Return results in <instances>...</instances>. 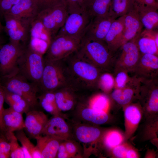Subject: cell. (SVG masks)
<instances>
[{
  "label": "cell",
  "instance_id": "obj_1",
  "mask_svg": "<svg viewBox=\"0 0 158 158\" xmlns=\"http://www.w3.org/2000/svg\"><path fill=\"white\" fill-rule=\"evenodd\" d=\"M62 60L69 86L78 92L98 88L99 77L104 71L80 58L76 51Z\"/></svg>",
  "mask_w": 158,
  "mask_h": 158
},
{
  "label": "cell",
  "instance_id": "obj_2",
  "mask_svg": "<svg viewBox=\"0 0 158 158\" xmlns=\"http://www.w3.org/2000/svg\"><path fill=\"white\" fill-rule=\"evenodd\" d=\"M76 52L80 58L104 71H109L115 64V53L111 51L105 41L82 38Z\"/></svg>",
  "mask_w": 158,
  "mask_h": 158
},
{
  "label": "cell",
  "instance_id": "obj_3",
  "mask_svg": "<svg viewBox=\"0 0 158 158\" xmlns=\"http://www.w3.org/2000/svg\"><path fill=\"white\" fill-rule=\"evenodd\" d=\"M68 86V80L63 60H45L40 84V90L42 92L54 91Z\"/></svg>",
  "mask_w": 158,
  "mask_h": 158
},
{
  "label": "cell",
  "instance_id": "obj_4",
  "mask_svg": "<svg viewBox=\"0 0 158 158\" xmlns=\"http://www.w3.org/2000/svg\"><path fill=\"white\" fill-rule=\"evenodd\" d=\"M44 64V56L32 50L27 45L18 60V73L40 87Z\"/></svg>",
  "mask_w": 158,
  "mask_h": 158
},
{
  "label": "cell",
  "instance_id": "obj_5",
  "mask_svg": "<svg viewBox=\"0 0 158 158\" xmlns=\"http://www.w3.org/2000/svg\"><path fill=\"white\" fill-rule=\"evenodd\" d=\"M1 78L4 80V82L0 83V84L6 90L21 96L32 109H36L39 104L37 94L40 90L37 85L18 73L9 77Z\"/></svg>",
  "mask_w": 158,
  "mask_h": 158
},
{
  "label": "cell",
  "instance_id": "obj_6",
  "mask_svg": "<svg viewBox=\"0 0 158 158\" xmlns=\"http://www.w3.org/2000/svg\"><path fill=\"white\" fill-rule=\"evenodd\" d=\"M137 99L147 119H152L157 116L158 112V79L140 80Z\"/></svg>",
  "mask_w": 158,
  "mask_h": 158
},
{
  "label": "cell",
  "instance_id": "obj_7",
  "mask_svg": "<svg viewBox=\"0 0 158 158\" xmlns=\"http://www.w3.org/2000/svg\"><path fill=\"white\" fill-rule=\"evenodd\" d=\"M27 45L9 42L0 47V74L7 78L18 73V61Z\"/></svg>",
  "mask_w": 158,
  "mask_h": 158
},
{
  "label": "cell",
  "instance_id": "obj_8",
  "mask_svg": "<svg viewBox=\"0 0 158 158\" xmlns=\"http://www.w3.org/2000/svg\"><path fill=\"white\" fill-rule=\"evenodd\" d=\"M81 40L68 36L56 35L52 38L44 55L45 60L62 59L76 51L80 46Z\"/></svg>",
  "mask_w": 158,
  "mask_h": 158
},
{
  "label": "cell",
  "instance_id": "obj_9",
  "mask_svg": "<svg viewBox=\"0 0 158 158\" xmlns=\"http://www.w3.org/2000/svg\"><path fill=\"white\" fill-rule=\"evenodd\" d=\"M92 18L85 11L68 13L63 25L56 35L81 40Z\"/></svg>",
  "mask_w": 158,
  "mask_h": 158
},
{
  "label": "cell",
  "instance_id": "obj_10",
  "mask_svg": "<svg viewBox=\"0 0 158 158\" xmlns=\"http://www.w3.org/2000/svg\"><path fill=\"white\" fill-rule=\"evenodd\" d=\"M68 13L65 4L43 10L38 13L37 17L41 22L52 38L63 25Z\"/></svg>",
  "mask_w": 158,
  "mask_h": 158
},
{
  "label": "cell",
  "instance_id": "obj_11",
  "mask_svg": "<svg viewBox=\"0 0 158 158\" xmlns=\"http://www.w3.org/2000/svg\"><path fill=\"white\" fill-rule=\"evenodd\" d=\"M3 18L5 21L3 30L8 36L10 41L27 45L33 21L19 18L8 14L5 15Z\"/></svg>",
  "mask_w": 158,
  "mask_h": 158
},
{
  "label": "cell",
  "instance_id": "obj_12",
  "mask_svg": "<svg viewBox=\"0 0 158 158\" xmlns=\"http://www.w3.org/2000/svg\"><path fill=\"white\" fill-rule=\"evenodd\" d=\"M52 39L50 33L36 17L31 24L28 47L33 51L44 56Z\"/></svg>",
  "mask_w": 158,
  "mask_h": 158
},
{
  "label": "cell",
  "instance_id": "obj_13",
  "mask_svg": "<svg viewBox=\"0 0 158 158\" xmlns=\"http://www.w3.org/2000/svg\"><path fill=\"white\" fill-rule=\"evenodd\" d=\"M119 49L120 52L117 57L116 56L114 67L133 72L140 56L134 39L123 44Z\"/></svg>",
  "mask_w": 158,
  "mask_h": 158
},
{
  "label": "cell",
  "instance_id": "obj_14",
  "mask_svg": "<svg viewBox=\"0 0 158 158\" xmlns=\"http://www.w3.org/2000/svg\"><path fill=\"white\" fill-rule=\"evenodd\" d=\"M141 80L157 79L158 56L149 54H140L138 62L133 72Z\"/></svg>",
  "mask_w": 158,
  "mask_h": 158
},
{
  "label": "cell",
  "instance_id": "obj_15",
  "mask_svg": "<svg viewBox=\"0 0 158 158\" xmlns=\"http://www.w3.org/2000/svg\"><path fill=\"white\" fill-rule=\"evenodd\" d=\"M115 20L109 15L92 18L82 38L104 41L111 25Z\"/></svg>",
  "mask_w": 158,
  "mask_h": 158
},
{
  "label": "cell",
  "instance_id": "obj_16",
  "mask_svg": "<svg viewBox=\"0 0 158 158\" xmlns=\"http://www.w3.org/2000/svg\"><path fill=\"white\" fill-rule=\"evenodd\" d=\"M140 83V80L134 75L124 87L114 88L111 92V97L118 104L124 107L138 99Z\"/></svg>",
  "mask_w": 158,
  "mask_h": 158
},
{
  "label": "cell",
  "instance_id": "obj_17",
  "mask_svg": "<svg viewBox=\"0 0 158 158\" xmlns=\"http://www.w3.org/2000/svg\"><path fill=\"white\" fill-rule=\"evenodd\" d=\"M42 134L52 136L62 141L73 138L72 129L61 115L53 116L49 119Z\"/></svg>",
  "mask_w": 158,
  "mask_h": 158
},
{
  "label": "cell",
  "instance_id": "obj_18",
  "mask_svg": "<svg viewBox=\"0 0 158 158\" xmlns=\"http://www.w3.org/2000/svg\"><path fill=\"white\" fill-rule=\"evenodd\" d=\"M25 114L24 130L29 138L35 139L41 135L49 118L43 111L36 109L31 110Z\"/></svg>",
  "mask_w": 158,
  "mask_h": 158
},
{
  "label": "cell",
  "instance_id": "obj_19",
  "mask_svg": "<svg viewBox=\"0 0 158 158\" xmlns=\"http://www.w3.org/2000/svg\"><path fill=\"white\" fill-rule=\"evenodd\" d=\"M125 140L129 139L134 133L141 119L143 113L139 102L130 103L124 106Z\"/></svg>",
  "mask_w": 158,
  "mask_h": 158
},
{
  "label": "cell",
  "instance_id": "obj_20",
  "mask_svg": "<svg viewBox=\"0 0 158 158\" xmlns=\"http://www.w3.org/2000/svg\"><path fill=\"white\" fill-rule=\"evenodd\" d=\"M133 39L140 54L158 55L157 29H145Z\"/></svg>",
  "mask_w": 158,
  "mask_h": 158
},
{
  "label": "cell",
  "instance_id": "obj_21",
  "mask_svg": "<svg viewBox=\"0 0 158 158\" xmlns=\"http://www.w3.org/2000/svg\"><path fill=\"white\" fill-rule=\"evenodd\" d=\"M124 23L121 46L136 37L142 30L143 27L134 6L124 16Z\"/></svg>",
  "mask_w": 158,
  "mask_h": 158
},
{
  "label": "cell",
  "instance_id": "obj_22",
  "mask_svg": "<svg viewBox=\"0 0 158 158\" xmlns=\"http://www.w3.org/2000/svg\"><path fill=\"white\" fill-rule=\"evenodd\" d=\"M78 92L69 86L54 91L56 102L61 112L71 110L76 107L80 100Z\"/></svg>",
  "mask_w": 158,
  "mask_h": 158
},
{
  "label": "cell",
  "instance_id": "obj_23",
  "mask_svg": "<svg viewBox=\"0 0 158 158\" xmlns=\"http://www.w3.org/2000/svg\"><path fill=\"white\" fill-rule=\"evenodd\" d=\"M72 130L73 137L84 145L92 144L100 139L102 133L100 129L86 123H78Z\"/></svg>",
  "mask_w": 158,
  "mask_h": 158
},
{
  "label": "cell",
  "instance_id": "obj_24",
  "mask_svg": "<svg viewBox=\"0 0 158 158\" xmlns=\"http://www.w3.org/2000/svg\"><path fill=\"white\" fill-rule=\"evenodd\" d=\"M78 115L83 121L97 125L105 123L109 119L107 112L95 110L87 106L85 102L79 100L76 107Z\"/></svg>",
  "mask_w": 158,
  "mask_h": 158
},
{
  "label": "cell",
  "instance_id": "obj_25",
  "mask_svg": "<svg viewBox=\"0 0 158 158\" xmlns=\"http://www.w3.org/2000/svg\"><path fill=\"white\" fill-rule=\"evenodd\" d=\"M124 26L123 16L113 21L105 37V41L109 49L114 53L121 46Z\"/></svg>",
  "mask_w": 158,
  "mask_h": 158
},
{
  "label": "cell",
  "instance_id": "obj_26",
  "mask_svg": "<svg viewBox=\"0 0 158 158\" xmlns=\"http://www.w3.org/2000/svg\"><path fill=\"white\" fill-rule=\"evenodd\" d=\"M38 14L34 0H20L6 14L32 21L37 17Z\"/></svg>",
  "mask_w": 158,
  "mask_h": 158
},
{
  "label": "cell",
  "instance_id": "obj_27",
  "mask_svg": "<svg viewBox=\"0 0 158 158\" xmlns=\"http://www.w3.org/2000/svg\"><path fill=\"white\" fill-rule=\"evenodd\" d=\"M36 146L40 151L42 158H56L59 146L62 141L47 135L37 136Z\"/></svg>",
  "mask_w": 158,
  "mask_h": 158
},
{
  "label": "cell",
  "instance_id": "obj_28",
  "mask_svg": "<svg viewBox=\"0 0 158 158\" xmlns=\"http://www.w3.org/2000/svg\"><path fill=\"white\" fill-rule=\"evenodd\" d=\"M134 6L143 28L147 30L157 29L158 8L140 5L135 2Z\"/></svg>",
  "mask_w": 158,
  "mask_h": 158
},
{
  "label": "cell",
  "instance_id": "obj_29",
  "mask_svg": "<svg viewBox=\"0 0 158 158\" xmlns=\"http://www.w3.org/2000/svg\"><path fill=\"white\" fill-rule=\"evenodd\" d=\"M22 113L17 112L10 107L4 109L3 118L6 133H14L24 129V121Z\"/></svg>",
  "mask_w": 158,
  "mask_h": 158
},
{
  "label": "cell",
  "instance_id": "obj_30",
  "mask_svg": "<svg viewBox=\"0 0 158 158\" xmlns=\"http://www.w3.org/2000/svg\"><path fill=\"white\" fill-rule=\"evenodd\" d=\"M16 132L15 135L21 145L25 158H42L40 151L31 142L24 129Z\"/></svg>",
  "mask_w": 158,
  "mask_h": 158
},
{
  "label": "cell",
  "instance_id": "obj_31",
  "mask_svg": "<svg viewBox=\"0 0 158 158\" xmlns=\"http://www.w3.org/2000/svg\"><path fill=\"white\" fill-rule=\"evenodd\" d=\"M37 99L39 104L45 111L53 116H62L56 102L54 91L42 92Z\"/></svg>",
  "mask_w": 158,
  "mask_h": 158
},
{
  "label": "cell",
  "instance_id": "obj_32",
  "mask_svg": "<svg viewBox=\"0 0 158 158\" xmlns=\"http://www.w3.org/2000/svg\"><path fill=\"white\" fill-rule=\"evenodd\" d=\"M4 89L5 101L10 107L22 114H25L32 109L28 102L22 97L16 94L9 92L4 88Z\"/></svg>",
  "mask_w": 158,
  "mask_h": 158
},
{
  "label": "cell",
  "instance_id": "obj_33",
  "mask_svg": "<svg viewBox=\"0 0 158 158\" xmlns=\"http://www.w3.org/2000/svg\"><path fill=\"white\" fill-rule=\"evenodd\" d=\"M134 3V0H111L108 15L116 19L128 13Z\"/></svg>",
  "mask_w": 158,
  "mask_h": 158
},
{
  "label": "cell",
  "instance_id": "obj_34",
  "mask_svg": "<svg viewBox=\"0 0 158 158\" xmlns=\"http://www.w3.org/2000/svg\"><path fill=\"white\" fill-rule=\"evenodd\" d=\"M111 0H92L85 11L91 17L108 15Z\"/></svg>",
  "mask_w": 158,
  "mask_h": 158
},
{
  "label": "cell",
  "instance_id": "obj_35",
  "mask_svg": "<svg viewBox=\"0 0 158 158\" xmlns=\"http://www.w3.org/2000/svg\"><path fill=\"white\" fill-rule=\"evenodd\" d=\"M101 138L104 147L111 150L125 140L124 135L115 129L109 130L102 134Z\"/></svg>",
  "mask_w": 158,
  "mask_h": 158
},
{
  "label": "cell",
  "instance_id": "obj_36",
  "mask_svg": "<svg viewBox=\"0 0 158 158\" xmlns=\"http://www.w3.org/2000/svg\"><path fill=\"white\" fill-rule=\"evenodd\" d=\"M85 102L87 106L92 109L107 112L109 104L108 96L100 93L92 96Z\"/></svg>",
  "mask_w": 158,
  "mask_h": 158
},
{
  "label": "cell",
  "instance_id": "obj_37",
  "mask_svg": "<svg viewBox=\"0 0 158 158\" xmlns=\"http://www.w3.org/2000/svg\"><path fill=\"white\" fill-rule=\"evenodd\" d=\"M113 155L119 158H135L137 155L135 149L126 143H122L111 150Z\"/></svg>",
  "mask_w": 158,
  "mask_h": 158
},
{
  "label": "cell",
  "instance_id": "obj_38",
  "mask_svg": "<svg viewBox=\"0 0 158 158\" xmlns=\"http://www.w3.org/2000/svg\"><path fill=\"white\" fill-rule=\"evenodd\" d=\"M115 81L114 75L108 71H104L100 75L98 83V88L108 93L114 89Z\"/></svg>",
  "mask_w": 158,
  "mask_h": 158
},
{
  "label": "cell",
  "instance_id": "obj_39",
  "mask_svg": "<svg viewBox=\"0 0 158 158\" xmlns=\"http://www.w3.org/2000/svg\"><path fill=\"white\" fill-rule=\"evenodd\" d=\"M6 135L9 140L10 144L9 158H25L22 147L19 144L14 133H8Z\"/></svg>",
  "mask_w": 158,
  "mask_h": 158
},
{
  "label": "cell",
  "instance_id": "obj_40",
  "mask_svg": "<svg viewBox=\"0 0 158 158\" xmlns=\"http://www.w3.org/2000/svg\"><path fill=\"white\" fill-rule=\"evenodd\" d=\"M128 72L122 68L114 67L113 75L115 81L114 88H121L124 87L130 80Z\"/></svg>",
  "mask_w": 158,
  "mask_h": 158
},
{
  "label": "cell",
  "instance_id": "obj_41",
  "mask_svg": "<svg viewBox=\"0 0 158 158\" xmlns=\"http://www.w3.org/2000/svg\"><path fill=\"white\" fill-rule=\"evenodd\" d=\"M34 1L36 5L38 13L44 10L65 4L64 0H34Z\"/></svg>",
  "mask_w": 158,
  "mask_h": 158
},
{
  "label": "cell",
  "instance_id": "obj_42",
  "mask_svg": "<svg viewBox=\"0 0 158 158\" xmlns=\"http://www.w3.org/2000/svg\"><path fill=\"white\" fill-rule=\"evenodd\" d=\"M67 151L71 158L80 157L79 154V148L76 143L72 139L64 141Z\"/></svg>",
  "mask_w": 158,
  "mask_h": 158
},
{
  "label": "cell",
  "instance_id": "obj_43",
  "mask_svg": "<svg viewBox=\"0 0 158 158\" xmlns=\"http://www.w3.org/2000/svg\"><path fill=\"white\" fill-rule=\"evenodd\" d=\"M5 102V90L4 87L0 84V132L6 133V130L3 118Z\"/></svg>",
  "mask_w": 158,
  "mask_h": 158
},
{
  "label": "cell",
  "instance_id": "obj_44",
  "mask_svg": "<svg viewBox=\"0 0 158 158\" xmlns=\"http://www.w3.org/2000/svg\"><path fill=\"white\" fill-rule=\"evenodd\" d=\"M20 0H0V15L2 17L7 13L12 7Z\"/></svg>",
  "mask_w": 158,
  "mask_h": 158
},
{
  "label": "cell",
  "instance_id": "obj_45",
  "mask_svg": "<svg viewBox=\"0 0 158 158\" xmlns=\"http://www.w3.org/2000/svg\"><path fill=\"white\" fill-rule=\"evenodd\" d=\"M10 144L5 133L0 132V150L9 158Z\"/></svg>",
  "mask_w": 158,
  "mask_h": 158
},
{
  "label": "cell",
  "instance_id": "obj_46",
  "mask_svg": "<svg viewBox=\"0 0 158 158\" xmlns=\"http://www.w3.org/2000/svg\"><path fill=\"white\" fill-rule=\"evenodd\" d=\"M64 1L68 13L83 10L81 6V0H64Z\"/></svg>",
  "mask_w": 158,
  "mask_h": 158
},
{
  "label": "cell",
  "instance_id": "obj_47",
  "mask_svg": "<svg viewBox=\"0 0 158 158\" xmlns=\"http://www.w3.org/2000/svg\"><path fill=\"white\" fill-rule=\"evenodd\" d=\"M56 158H71L70 156L67 151L64 141H62L61 142L59 146Z\"/></svg>",
  "mask_w": 158,
  "mask_h": 158
},
{
  "label": "cell",
  "instance_id": "obj_48",
  "mask_svg": "<svg viewBox=\"0 0 158 158\" xmlns=\"http://www.w3.org/2000/svg\"><path fill=\"white\" fill-rule=\"evenodd\" d=\"M135 3L141 5L158 8V2L156 0H134Z\"/></svg>",
  "mask_w": 158,
  "mask_h": 158
},
{
  "label": "cell",
  "instance_id": "obj_49",
  "mask_svg": "<svg viewBox=\"0 0 158 158\" xmlns=\"http://www.w3.org/2000/svg\"><path fill=\"white\" fill-rule=\"evenodd\" d=\"M92 0H81V6L82 9L85 11Z\"/></svg>",
  "mask_w": 158,
  "mask_h": 158
},
{
  "label": "cell",
  "instance_id": "obj_50",
  "mask_svg": "<svg viewBox=\"0 0 158 158\" xmlns=\"http://www.w3.org/2000/svg\"><path fill=\"white\" fill-rule=\"evenodd\" d=\"M4 30V27L2 25L0 21V33L2 32Z\"/></svg>",
  "mask_w": 158,
  "mask_h": 158
},
{
  "label": "cell",
  "instance_id": "obj_51",
  "mask_svg": "<svg viewBox=\"0 0 158 158\" xmlns=\"http://www.w3.org/2000/svg\"><path fill=\"white\" fill-rule=\"evenodd\" d=\"M1 45H2L1 44V39L0 38V47L1 46Z\"/></svg>",
  "mask_w": 158,
  "mask_h": 158
},
{
  "label": "cell",
  "instance_id": "obj_52",
  "mask_svg": "<svg viewBox=\"0 0 158 158\" xmlns=\"http://www.w3.org/2000/svg\"><path fill=\"white\" fill-rule=\"evenodd\" d=\"M156 0L158 1V0Z\"/></svg>",
  "mask_w": 158,
  "mask_h": 158
}]
</instances>
